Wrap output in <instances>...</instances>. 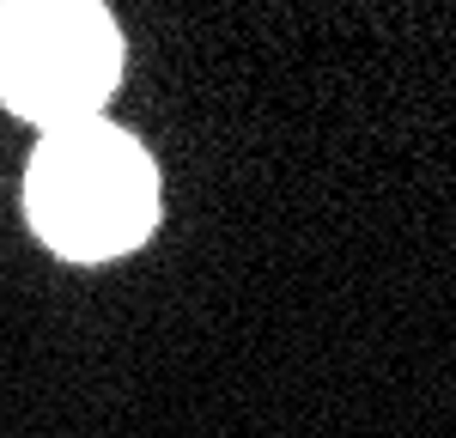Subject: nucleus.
<instances>
[{"label": "nucleus", "instance_id": "f257e3e1", "mask_svg": "<svg viewBox=\"0 0 456 438\" xmlns=\"http://www.w3.org/2000/svg\"><path fill=\"white\" fill-rule=\"evenodd\" d=\"M25 207L43 244L73 262H110L134 250L159 219L152 158L110 122L49 128L25 171Z\"/></svg>", "mask_w": 456, "mask_h": 438}, {"label": "nucleus", "instance_id": "f03ea898", "mask_svg": "<svg viewBox=\"0 0 456 438\" xmlns=\"http://www.w3.org/2000/svg\"><path fill=\"white\" fill-rule=\"evenodd\" d=\"M122 79V36L104 6L25 0L0 12V98L43 128L92 122Z\"/></svg>", "mask_w": 456, "mask_h": 438}]
</instances>
